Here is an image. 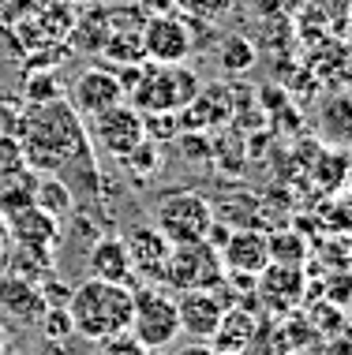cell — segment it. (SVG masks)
Returning <instances> with one entry per match:
<instances>
[{
  "label": "cell",
  "mask_w": 352,
  "mask_h": 355,
  "mask_svg": "<svg viewBox=\"0 0 352 355\" xmlns=\"http://www.w3.org/2000/svg\"><path fill=\"white\" fill-rule=\"evenodd\" d=\"M19 150H23L26 168L60 172V168H68L72 157H87L90 139H87V131H83L79 112L60 98V101H49V105H31V109H23Z\"/></svg>",
  "instance_id": "cell-1"
},
{
  "label": "cell",
  "mask_w": 352,
  "mask_h": 355,
  "mask_svg": "<svg viewBox=\"0 0 352 355\" xmlns=\"http://www.w3.org/2000/svg\"><path fill=\"white\" fill-rule=\"evenodd\" d=\"M68 318L72 329L83 340H106L112 333H124L131 325V288L128 284H109V281H83L68 295Z\"/></svg>",
  "instance_id": "cell-2"
},
{
  "label": "cell",
  "mask_w": 352,
  "mask_h": 355,
  "mask_svg": "<svg viewBox=\"0 0 352 355\" xmlns=\"http://www.w3.org/2000/svg\"><path fill=\"white\" fill-rule=\"evenodd\" d=\"M139 112H180L199 94V79L184 64H142L120 79Z\"/></svg>",
  "instance_id": "cell-3"
},
{
  "label": "cell",
  "mask_w": 352,
  "mask_h": 355,
  "mask_svg": "<svg viewBox=\"0 0 352 355\" xmlns=\"http://www.w3.org/2000/svg\"><path fill=\"white\" fill-rule=\"evenodd\" d=\"M128 333L142 348H169L180 337L176 295L165 284H131V325Z\"/></svg>",
  "instance_id": "cell-4"
},
{
  "label": "cell",
  "mask_w": 352,
  "mask_h": 355,
  "mask_svg": "<svg viewBox=\"0 0 352 355\" xmlns=\"http://www.w3.org/2000/svg\"><path fill=\"white\" fill-rule=\"evenodd\" d=\"M150 225H154L173 247L176 243H199V239H206L214 228V206L206 202V195H199L192 187L165 191L154 202V220H150Z\"/></svg>",
  "instance_id": "cell-5"
},
{
  "label": "cell",
  "mask_w": 352,
  "mask_h": 355,
  "mask_svg": "<svg viewBox=\"0 0 352 355\" xmlns=\"http://www.w3.org/2000/svg\"><path fill=\"white\" fill-rule=\"evenodd\" d=\"M161 284L173 295H180V292H221L225 288L221 251L210 247L206 239H199V243H176L169 262H165V281Z\"/></svg>",
  "instance_id": "cell-6"
},
{
  "label": "cell",
  "mask_w": 352,
  "mask_h": 355,
  "mask_svg": "<svg viewBox=\"0 0 352 355\" xmlns=\"http://www.w3.org/2000/svg\"><path fill=\"white\" fill-rule=\"evenodd\" d=\"M101 153H109L112 161H120L124 153H131L146 139V128H142V112L135 105H112V109L98 112L90 120V135H87Z\"/></svg>",
  "instance_id": "cell-7"
},
{
  "label": "cell",
  "mask_w": 352,
  "mask_h": 355,
  "mask_svg": "<svg viewBox=\"0 0 352 355\" xmlns=\"http://www.w3.org/2000/svg\"><path fill=\"white\" fill-rule=\"evenodd\" d=\"M142 56H150V64H184L192 56V26L184 19L169 15H150L142 23Z\"/></svg>",
  "instance_id": "cell-8"
},
{
  "label": "cell",
  "mask_w": 352,
  "mask_h": 355,
  "mask_svg": "<svg viewBox=\"0 0 352 355\" xmlns=\"http://www.w3.org/2000/svg\"><path fill=\"white\" fill-rule=\"evenodd\" d=\"M221 266L229 277H247L255 281L270 266V239L262 228H233L221 243Z\"/></svg>",
  "instance_id": "cell-9"
},
{
  "label": "cell",
  "mask_w": 352,
  "mask_h": 355,
  "mask_svg": "<svg viewBox=\"0 0 352 355\" xmlns=\"http://www.w3.org/2000/svg\"><path fill=\"white\" fill-rule=\"evenodd\" d=\"M124 98H128V94H124L117 71H109V68H87L79 79L72 83L68 105H72L75 112H83L87 120H94L98 112H106V109H112V105H120Z\"/></svg>",
  "instance_id": "cell-10"
},
{
  "label": "cell",
  "mask_w": 352,
  "mask_h": 355,
  "mask_svg": "<svg viewBox=\"0 0 352 355\" xmlns=\"http://www.w3.org/2000/svg\"><path fill=\"white\" fill-rule=\"evenodd\" d=\"M124 247H128L131 273L135 277H142L146 284L165 281V262H169V254H173V243H169L154 225H135L124 236Z\"/></svg>",
  "instance_id": "cell-11"
},
{
  "label": "cell",
  "mask_w": 352,
  "mask_h": 355,
  "mask_svg": "<svg viewBox=\"0 0 352 355\" xmlns=\"http://www.w3.org/2000/svg\"><path fill=\"white\" fill-rule=\"evenodd\" d=\"M225 303L221 292H180L176 295V318H180V333H187L192 340H206L217 333L221 325V314H225Z\"/></svg>",
  "instance_id": "cell-12"
},
{
  "label": "cell",
  "mask_w": 352,
  "mask_h": 355,
  "mask_svg": "<svg viewBox=\"0 0 352 355\" xmlns=\"http://www.w3.org/2000/svg\"><path fill=\"white\" fill-rule=\"evenodd\" d=\"M247 303L251 300L225 306L221 325H217V333L210 337V348L217 355H247L255 348V340H259V314H255V306H247Z\"/></svg>",
  "instance_id": "cell-13"
},
{
  "label": "cell",
  "mask_w": 352,
  "mask_h": 355,
  "mask_svg": "<svg viewBox=\"0 0 352 355\" xmlns=\"http://www.w3.org/2000/svg\"><path fill=\"white\" fill-rule=\"evenodd\" d=\"M45 306L49 303H45L42 288L34 281H26V277H19V273H0V311L12 322H19V325L42 322Z\"/></svg>",
  "instance_id": "cell-14"
},
{
  "label": "cell",
  "mask_w": 352,
  "mask_h": 355,
  "mask_svg": "<svg viewBox=\"0 0 352 355\" xmlns=\"http://www.w3.org/2000/svg\"><path fill=\"white\" fill-rule=\"evenodd\" d=\"M87 273L94 281H109V284H135L131 273V258L124 247V236H98L87 251Z\"/></svg>",
  "instance_id": "cell-15"
},
{
  "label": "cell",
  "mask_w": 352,
  "mask_h": 355,
  "mask_svg": "<svg viewBox=\"0 0 352 355\" xmlns=\"http://www.w3.org/2000/svg\"><path fill=\"white\" fill-rule=\"evenodd\" d=\"M255 288H259V300L270 306V311H296V303L303 300V273L296 266H266V270L255 277Z\"/></svg>",
  "instance_id": "cell-16"
},
{
  "label": "cell",
  "mask_w": 352,
  "mask_h": 355,
  "mask_svg": "<svg viewBox=\"0 0 352 355\" xmlns=\"http://www.w3.org/2000/svg\"><path fill=\"white\" fill-rule=\"evenodd\" d=\"M8 239L15 247H45L49 251V247H56V239H60V220L49 217L37 206L15 209V214H8Z\"/></svg>",
  "instance_id": "cell-17"
},
{
  "label": "cell",
  "mask_w": 352,
  "mask_h": 355,
  "mask_svg": "<svg viewBox=\"0 0 352 355\" xmlns=\"http://www.w3.org/2000/svg\"><path fill=\"white\" fill-rule=\"evenodd\" d=\"M233 116V98H229V90H225L221 83L217 86H206L203 94H195L192 101L184 105V128L192 131V128H214V123H225Z\"/></svg>",
  "instance_id": "cell-18"
},
{
  "label": "cell",
  "mask_w": 352,
  "mask_h": 355,
  "mask_svg": "<svg viewBox=\"0 0 352 355\" xmlns=\"http://www.w3.org/2000/svg\"><path fill=\"white\" fill-rule=\"evenodd\" d=\"M34 206L45 209L49 217L64 220L75 209V191L68 180H60L56 172H37V184H34Z\"/></svg>",
  "instance_id": "cell-19"
},
{
  "label": "cell",
  "mask_w": 352,
  "mask_h": 355,
  "mask_svg": "<svg viewBox=\"0 0 352 355\" xmlns=\"http://www.w3.org/2000/svg\"><path fill=\"white\" fill-rule=\"evenodd\" d=\"M34 184H37V172L26 168V165L4 172V176H0V217L34 206Z\"/></svg>",
  "instance_id": "cell-20"
},
{
  "label": "cell",
  "mask_w": 352,
  "mask_h": 355,
  "mask_svg": "<svg viewBox=\"0 0 352 355\" xmlns=\"http://www.w3.org/2000/svg\"><path fill=\"white\" fill-rule=\"evenodd\" d=\"M217 60L229 75H244L255 64V42L244 34H225L221 45H217Z\"/></svg>",
  "instance_id": "cell-21"
},
{
  "label": "cell",
  "mask_w": 352,
  "mask_h": 355,
  "mask_svg": "<svg viewBox=\"0 0 352 355\" xmlns=\"http://www.w3.org/2000/svg\"><path fill=\"white\" fill-rule=\"evenodd\" d=\"M23 94H26V101H31V105L60 101V98H64L60 75H56V71H45V68H31V75L23 79Z\"/></svg>",
  "instance_id": "cell-22"
},
{
  "label": "cell",
  "mask_w": 352,
  "mask_h": 355,
  "mask_svg": "<svg viewBox=\"0 0 352 355\" xmlns=\"http://www.w3.org/2000/svg\"><path fill=\"white\" fill-rule=\"evenodd\" d=\"M270 239V262L274 266H300L308 262V243L296 232H266Z\"/></svg>",
  "instance_id": "cell-23"
},
{
  "label": "cell",
  "mask_w": 352,
  "mask_h": 355,
  "mask_svg": "<svg viewBox=\"0 0 352 355\" xmlns=\"http://www.w3.org/2000/svg\"><path fill=\"white\" fill-rule=\"evenodd\" d=\"M120 165L128 168L135 180H150V176L161 168V150H158V142H154V139H142L131 153H124Z\"/></svg>",
  "instance_id": "cell-24"
},
{
  "label": "cell",
  "mask_w": 352,
  "mask_h": 355,
  "mask_svg": "<svg viewBox=\"0 0 352 355\" xmlns=\"http://www.w3.org/2000/svg\"><path fill=\"white\" fill-rule=\"evenodd\" d=\"M42 333L45 337H53V340H64L68 333H75L72 329V318H68V306H45V314H42Z\"/></svg>",
  "instance_id": "cell-25"
},
{
  "label": "cell",
  "mask_w": 352,
  "mask_h": 355,
  "mask_svg": "<svg viewBox=\"0 0 352 355\" xmlns=\"http://www.w3.org/2000/svg\"><path fill=\"white\" fill-rule=\"evenodd\" d=\"M150 348H142V344L131 337L128 329L124 333H112V337L98 340V355H146Z\"/></svg>",
  "instance_id": "cell-26"
},
{
  "label": "cell",
  "mask_w": 352,
  "mask_h": 355,
  "mask_svg": "<svg viewBox=\"0 0 352 355\" xmlns=\"http://www.w3.org/2000/svg\"><path fill=\"white\" fill-rule=\"evenodd\" d=\"M19 123H23V109L15 101H0V139H19Z\"/></svg>",
  "instance_id": "cell-27"
},
{
  "label": "cell",
  "mask_w": 352,
  "mask_h": 355,
  "mask_svg": "<svg viewBox=\"0 0 352 355\" xmlns=\"http://www.w3.org/2000/svg\"><path fill=\"white\" fill-rule=\"evenodd\" d=\"M225 8H229V0H192V12L203 19V23H214Z\"/></svg>",
  "instance_id": "cell-28"
},
{
  "label": "cell",
  "mask_w": 352,
  "mask_h": 355,
  "mask_svg": "<svg viewBox=\"0 0 352 355\" xmlns=\"http://www.w3.org/2000/svg\"><path fill=\"white\" fill-rule=\"evenodd\" d=\"M176 4H180V0H139V8H142V12H150V15H169Z\"/></svg>",
  "instance_id": "cell-29"
},
{
  "label": "cell",
  "mask_w": 352,
  "mask_h": 355,
  "mask_svg": "<svg viewBox=\"0 0 352 355\" xmlns=\"http://www.w3.org/2000/svg\"><path fill=\"white\" fill-rule=\"evenodd\" d=\"M173 355H217V352H214V348H210V344H206V340H187L184 348H176Z\"/></svg>",
  "instance_id": "cell-30"
},
{
  "label": "cell",
  "mask_w": 352,
  "mask_h": 355,
  "mask_svg": "<svg viewBox=\"0 0 352 355\" xmlns=\"http://www.w3.org/2000/svg\"><path fill=\"white\" fill-rule=\"evenodd\" d=\"M146 355H165V348H150Z\"/></svg>",
  "instance_id": "cell-31"
},
{
  "label": "cell",
  "mask_w": 352,
  "mask_h": 355,
  "mask_svg": "<svg viewBox=\"0 0 352 355\" xmlns=\"http://www.w3.org/2000/svg\"><path fill=\"white\" fill-rule=\"evenodd\" d=\"M0 352H4V337H0Z\"/></svg>",
  "instance_id": "cell-32"
}]
</instances>
